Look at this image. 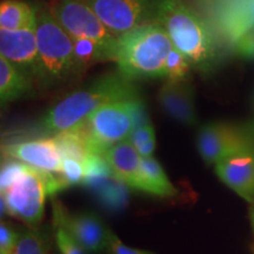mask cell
Segmentation results:
<instances>
[{
    "label": "cell",
    "mask_w": 254,
    "mask_h": 254,
    "mask_svg": "<svg viewBox=\"0 0 254 254\" xmlns=\"http://www.w3.org/2000/svg\"><path fill=\"white\" fill-rule=\"evenodd\" d=\"M136 97L138 90L133 81L122 74L105 75L60 100L46 113L41 126L46 132L57 134L77 127L104 105Z\"/></svg>",
    "instance_id": "obj_1"
},
{
    "label": "cell",
    "mask_w": 254,
    "mask_h": 254,
    "mask_svg": "<svg viewBox=\"0 0 254 254\" xmlns=\"http://www.w3.org/2000/svg\"><path fill=\"white\" fill-rule=\"evenodd\" d=\"M173 43L160 23H147L118 37L116 62L128 80L166 77V62Z\"/></svg>",
    "instance_id": "obj_2"
},
{
    "label": "cell",
    "mask_w": 254,
    "mask_h": 254,
    "mask_svg": "<svg viewBox=\"0 0 254 254\" xmlns=\"http://www.w3.org/2000/svg\"><path fill=\"white\" fill-rule=\"evenodd\" d=\"M155 19L163 25L174 49L190 64L206 68L217 56V44L207 24L183 0H155Z\"/></svg>",
    "instance_id": "obj_3"
},
{
    "label": "cell",
    "mask_w": 254,
    "mask_h": 254,
    "mask_svg": "<svg viewBox=\"0 0 254 254\" xmlns=\"http://www.w3.org/2000/svg\"><path fill=\"white\" fill-rule=\"evenodd\" d=\"M146 124H150V120L145 105L136 97L104 105L77 127L90 153L104 154L111 146L129 139L134 129Z\"/></svg>",
    "instance_id": "obj_4"
},
{
    "label": "cell",
    "mask_w": 254,
    "mask_h": 254,
    "mask_svg": "<svg viewBox=\"0 0 254 254\" xmlns=\"http://www.w3.org/2000/svg\"><path fill=\"white\" fill-rule=\"evenodd\" d=\"M36 36L38 58L33 75L41 84L53 86L79 74L72 37L50 11L36 9Z\"/></svg>",
    "instance_id": "obj_5"
},
{
    "label": "cell",
    "mask_w": 254,
    "mask_h": 254,
    "mask_svg": "<svg viewBox=\"0 0 254 254\" xmlns=\"http://www.w3.org/2000/svg\"><path fill=\"white\" fill-rule=\"evenodd\" d=\"M59 192L57 173L41 172L28 166L8 189L1 192L9 214L21 219L28 226L39 224L45 208L46 195Z\"/></svg>",
    "instance_id": "obj_6"
},
{
    "label": "cell",
    "mask_w": 254,
    "mask_h": 254,
    "mask_svg": "<svg viewBox=\"0 0 254 254\" xmlns=\"http://www.w3.org/2000/svg\"><path fill=\"white\" fill-rule=\"evenodd\" d=\"M50 12L72 38L97 41L116 62L118 37L111 33L84 0H52Z\"/></svg>",
    "instance_id": "obj_7"
},
{
    "label": "cell",
    "mask_w": 254,
    "mask_h": 254,
    "mask_svg": "<svg viewBox=\"0 0 254 254\" xmlns=\"http://www.w3.org/2000/svg\"><path fill=\"white\" fill-rule=\"evenodd\" d=\"M196 147L207 164L254 150V133L249 128L226 123H211L202 126L196 136Z\"/></svg>",
    "instance_id": "obj_8"
},
{
    "label": "cell",
    "mask_w": 254,
    "mask_h": 254,
    "mask_svg": "<svg viewBox=\"0 0 254 254\" xmlns=\"http://www.w3.org/2000/svg\"><path fill=\"white\" fill-rule=\"evenodd\" d=\"M53 224L63 228L77 240L86 252L98 253L106 250L110 230L97 214L91 212L72 213L58 200L53 201Z\"/></svg>",
    "instance_id": "obj_9"
},
{
    "label": "cell",
    "mask_w": 254,
    "mask_h": 254,
    "mask_svg": "<svg viewBox=\"0 0 254 254\" xmlns=\"http://www.w3.org/2000/svg\"><path fill=\"white\" fill-rule=\"evenodd\" d=\"M111 33L120 37L147 24L151 17L150 0H84Z\"/></svg>",
    "instance_id": "obj_10"
},
{
    "label": "cell",
    "mask_w": 254,
    "mask_h": 254,
    "mask_svg": "<svg viewBox=\"0 0 254 254\" xmlns=\"http://www.w3.org/2000/svg\"><path fill=\"white\" fill-rule=\"evenodd\" d=\"M212 18L219 37L234 46L254 28V0H215Z\"/></svg>",
    "instance_id": "obj_11"
},
{
    "label": "cell",
    "mask_w": 254,
    "mask_h": 254,
    "mask_svg": "<svg viewBox=\"0 0 254 254\" xmlns=\"http://www.w3.org/2000/svg\"><path fill=\"white\" fill-rule=\"evenodd\" d=\"M2 155L13 158L41 172H62L63 159L53 138L11 142L1 146Z\"/></svg>",
    "instance_id": "obj_12"
},
{
    "label": "cell",
    "mask_w": 254,
    "mask_h": 254,
    "mask_svg": "<svg viewBox=\"0 0 254 254\" xmlns=\"http://www.w3.org/2000/svg\"><path fill=\"white\" fill-rule=\"evenodd\" d=\"M0 53L20 71L33 74L38 58L36 27L0 30Z\"/></svg>",
    "instance_id": "obj_13"
},
{
    "label": "cell",
    "mask_w": 254,
    "mask_h": 254,
    "mask_svg": "<svg viewBox=\"0 0 254 254\" xmlns=\"http://www.w3.org/2000/svg\"><path fill=\"white\" fill-rule=\"evenodd\" d=\"M214 166L222 183L246 201H254V150L225 159Z\"/></svg>",
    "instance_id": "obj_14"
},
{
    "label": "cell",
    "mask_w": 254,
    "mask_h": 254,
    "mask_svg": "<svg viewBox=\"0 0 254 254\" xmlns=\"http://www.w3.org/2000/svg\"><path fill=\"white\" fill-rule=\"evenodd\" d=\"M158 100L165 112L177 122L190 126L198 122L193 90L185 81H167L159 91Z\"/></svg>",
    "instance_id": "obj_15"
},
{
    "label": "cell",
    "mask_w": 254,
    "mask_h": 254,
    "mask_svg": "<svg viewBox=\"0 0 254 254\" xmlns=\"http://www.w3.org/2000/svg\"><path fill=\"white\" fill-rule=\"evenodd\" d=\"M114 178L131 189L138 190L141 171V155L131 141H120L104 153Z\"/></svg>",
    "instance_id": "obj_16"
},
{
    "label": "cell",
    "mask_w": 254,
    "mask_h": 254,
    "mask_svg": "<svg viewBox=\"0 0 254 254\" xmlns=\"http://www.w3.org/2000/svg\"><path fill=\"white\" fill-rule=\"evenodd\" d=\"M138 190L158 196H173L177 189L170 182L164 168L152 157L141 158V171Z\"/></svg>",
    "instance_id": "obj_17"
},
{
    "label": "cell",
    "mask_w": 254,
    "mask_h": 254,
    "mask_svg": "<svg viewBox=\"0 0 254 254\" xmlns=\"http://www.w3.org/2000/svg\"><path fill=\"white\" fill-rule=\"evenodd\" d=\"M0 27L4 30L36 27V9L19 0H4L0 5Z\"/></svg>",
    "instance_id": "obj_18"
},
{
    "label": "cell",
    "mask_w": 254,
    "mask_h": 254,
    "mask_svg": "<svg viewBox=\"0 0 254 254\" xmlns=\"http://www.w3.org/2000/svg\"><path fill=\"white\" fill-rule=\"evenodd\" d=\"M28 90V81L25 73L12 63L0 58V99L1 104L9 103L23 97Z\"/></svg>",
    "instance_id": "obj_19"
},
{
    "label": "cell",
    "mask_w": 254,
    "mask_h": 254,
    "mask_svg": "<svg viewBox=\"0 0 254 254\" xmlns=\"http://www.w3.org/2000/svg\"><path fill=\"white\" fill-rule=\"evenodd\" d=\"M62 159L71 158L84 163L90 154L87 142L78 127L57 133L53 136Z\"/></svg>",
    "instance_id": "obj_20"
},
{
    "label": "cell",
    "mask_w": 254,
    "mask_h": 254,
    "mask_svg": "<svg viewBox=\"0 0 254 254\" xmlns=\"http://www.w3.org/2000/svg\"><path fill=\"white\" fill-rule=\"evenodd\" d=\"M72 40L79 73L95 63L113 60L112 56L97 41L87 38H72Z\"/></svg>",
    "instance_id": "obj_21"
},
{
    "label": "cell",
    "mask_w": 254,
    "mask_h": 254,
    "mask_svg": "<svg viewBox=\"0 0 254 254\" xmlns=\"http://www.w3.org/2000/svg\"><path fill=\"white\" fill-rule=\"evenodd\" d=\"M128 187L125 183L113 177L93 190V193L105 208L110 211H119L127 205Z\"/></svg>",
    "instance_id": "obj_22"
},
{
    "label": "cell",
    "mask_w": 254,
    "mask_h": 254,
    "mask_svg": "<svg viewBox=\"0 0 254 254\" xmlns=\"http://www.w3.org/2000/svg\"><path fill=\"white\" fill-rule=\"evenodd\" d=\"M84 172L82 185L92 192L114 177L105 155L99 153H90L87 155L84 161Z\"/></svg>",
    "instance_id": "obj_23"
},
{
    "label": "cell",
    "mask_w": 254,
    "mask_h": 254,
    "mask_svg": "<svg viewBox=\"0 0 254 254\" xmlns=\"http://www.w3.org/2000/svg\"><path fill=\"white\" fill-rule=\"evenodd\" d=\"M8 254H49V246L43 234L27 230L19 233L15 245Z\"/></svg>",
    "instance_id": "obj_24"
},
{
    "label": "cell",
    "mask_w": 254,
    "mask_h": 254,
    "mask_svg": "<svg viewBox=\"0 0 254 254\" xmlns=\"http://www.w3.org/2000/svg\"><path fill=\"white\" fill-rule=\"evenodd\" d=\"M190 62L180 51L174 49L166 62V78L168 81H184L190 71Z\"/></svg>",
    "instance_id": "obj_25"
},
{
    "label": "cell",
    "mask_w": 254,
    "mask_h": 254,
    "mask_svg": "<svg viewBox=\"0 0 254 254\" xmlns=\"http://www.w3.org/2000/svg\"><path fill=\"white\" fill-rule=\"evenodd\" d=\"M84 174V163L71 158L63 159L62 172L59 173V176L62 179L64 190L82 184Z\"/></svg>",
    "instance_id": "obj_26"
},
{
    "label": "cell",
    "mask_w": 254,
    "mask_h": 254,
    "mask_svg": "<svg viewBox=\"0 0 254 254\" xmlns=\"http://www.w3.org/2000/svg\"><path fill=\"white\" fill-rule=\"evenodd\" d=\"M28 167V165L21 163L13 158L5 157L1 164V174H0V187L1 192L13 184L18 179L19 176Z\"/></svg>",
    "instance_id": "obj_27"
},
{
    "label": "cell",
    "mask_w": 254,
    "mask_h": 254,
    "mask_svg": "<svg viewBox=\"0 0 254 254\" xmlns=\"http://www.w3.org/2000/svg\"><path fill=\"white\" fill-rule=\"evenodd\" d=\"M57 246L62 254H85V250L63 228H56Z\"/></svg>",
    "instance_id": "obj_28"
},
{
    "label": "cell",
    "mask_w": 254,
    "mask_h": 254,
    "mask_svg": "<svg viewBox=\"0 0 254 254\" xmlns=\"http://www.w3.org/2000/svg\"><path fill=\"white\" fill-rule=\"evenodd\" d=\"M107 253L109 254H153L148 251H142L138 249H133L125 245L122 240L119 239L112 231L110 230L109 243H107Z\"/></svg>",
    "instance_id": "obj_29"
},
{
    "label": "cell",
    "mask_w": 254,
    "mask_h": 254,
    "mask_svg": "<svg viewBox=\"0 0 254 254\" xmlns=\"http://www.w3.org/2000/svg\"><path fill=\"white\" fill-rule=\"evenodd\" d=\"M18 237V232H15L8 224L1 221V225H0V254H8L11 252Z\"/></svg>",
    "instance_id": "obj_30"
},
{
    "label": "cell",
    "mask_w": 254,
    "mask_h": 254,
    "mask_svg": "<svg viewBox=\"0 0 254 254\" xmlns=\"http://www.w3.org/2000/svg\"><path fill=\"white\" fill-rule=\"evenodd\" d=\"M234 51L244 59H254V28L244 34L234 44Z\"/></svg>",
    "instance_id": "obj_31"
},
{
    "label": "cell",
    "mask_w": 254,
    "mask_h": 254,
    "mask_svg": "<svg viewBox=\"0 0 254 254\" xmlns=\"http://www.w3.org/2000/svg\"><path fill=\"white\" fill-rule=\"evenodd\" d=\"M153 138H155V132L153 126H152L150 123L134 129V131L132 132L131 136H129L128 140L131 141L133 146L138 150L141 145H144L145 142H147L148 140H151V139Z\"/></svg>",
    "instance_id": "obj_32"
},
{
    "label": "cell",
    "mask_w": 254,
    "mask_h": 254,
    "mask_svg": "<svg viewBox=\"0 0 254 254\" xmlns=\"http://www.w3.org/2000/svg\"><path fill=\"white\" fill-rule=\"evenodd\" d=\"M155 144H157L155 138L151 139V140L145 142L144 145H141L140 147L138 148V152L140 153L141 157H152V154H153V152L155 150Z\"/></svg>",
    "instance_id": "obj_33"
},
{
    "label": "cell",
    "mask_w": 254,
    "mask_h": 254,
    "mask_svg": "<svg viewBox=\"0 0 254 254\" xmlns=\"http://www.w3.org/2000/svg\"><path fill=\"white\" fill-rule=\"evenodd\" d=\"M251 224H252V230L254 233V209L252 211V214H251Z\"/></svg>",
    "instance_id": "obj_34"
},
{
    "label": "cell",
    "mask_w": 254,
    "mask_h": 254,
    "mask_svg": "<svg viewBox=\"0 0 254 254\" xmlns=\"http://www.w3.org/2000/svg\"><path fill=\"white\" fill-rule=\"evenodd\" d=\"M206 1H209V0H206Z\"/></svg>",
    "instance_id": "obj_35"
}]
</instances>
